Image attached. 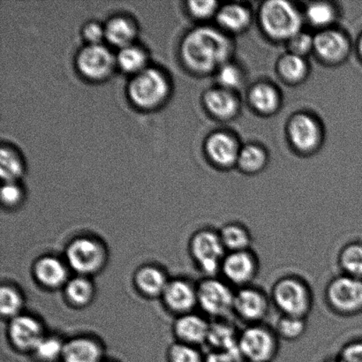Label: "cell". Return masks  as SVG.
Segmentation results:
<instances>
[{
	"label": "cell",
	"instance_id": "6da1fadb",
	"mask_svg": "<svg viewBox=\"0 0 362 362\" xmlns=\"http://www.w3.org/2000/svg\"><path fill=\"white\" fill-rule=\"evenodd\" d=\"M232 44L221 32L211 28H199L185 37L181 55L185 64L198 73L216 69L228 59Z\"/></svg>",
	"mask_w": 362,
	"mask_h": 362
},
{
	"label": "cell",
	"instance_id": "7a4b0ae2",
	"mask_svg": "<svg viewBox=\"0 0 362 362\" xmlns=\"http://www.w3.org/2000/svg\"><path fill=\"white\" fill-rule=\"evenodd\" d=\"M269 297L279 315L308 319L313 310L314 293L310 284L297 274L280 276L272 284Z\"/></svg>",
	"mask_w": 362,
	"mask_h": 362
},
{
	"label": "cell",
	"instance_id": "3957f363",
	"mask_svg": "<svg viewBox=\"0 0 362 362\" xmlns=\"http://www.w3.org/2000/svg\"><path fill=\"white\" fill-rule=\"evenodd\" d=\"M325 303L333 315L354 317L362 314V279L339 274L325 288Z\"/></svg>",
	"mask_w": 362,
	"mask_h": 362
},
{
	"label": "cell",
	"instance_id": "277c9868",
	"mask_svg": "<svg viewBox=\"0 0 362 362\" xmlns=\"http://www.w3.org/2000/svg\"><path fill=\"white\" fill-rule=\"evenodd\" d=\"M280 339L265 322L240 329L238 352L243 362H272L279 352Z\"/></svg>",
	"mask_w": 362,
	"mask_h": 362
},
{
	"label": "cell",
	"instance_id": "5b68a950",
	"mask_svg": "<svg viewBox=\"0 0 362 362\" xmlns=\"http://www.w3.org/2000/svg\"><path fill=\"white\" fill-rule=\"evenodd\" d=\"M235 290L219 276L204 278L197 285L198 307L213 321L229 319Z\"/></svg>",
	"mask_w": 362,
	"mask_h": 362
},
{
	"label": "cell",
	"instance_id": "8992f818",
	"mask_svg": "<svg viewBox=\"0 0 362 362\" xmlns=\"http://www.w3.org/2000/svg\"><path fill=\"white\" fill-rule=\"evenodd\" d=\"M190 253L205 278L218 276L227 253L220 239L218 230L204 228L194 234L190 240Z\"/></svg>",
	"mask_w": 362,
	"mask_h": 362
},
{
	"label": "cell",
	"instance_id": "52a82bcc",
	"mask_svg": "<svg viewBox=\"0 0 362 362\" xmlns=\"http://www.w3.org/2000/svg\"><path fill=\"white\" fill-rule=\"evenodd\" d=\"M261 23L266 33L272 37L290 40L300 32L303 19L292 4L273 0L262 7Z\"/></svg>",
	"mask_w": 362,
	"mask_h": 362
},
{
	"label": "cell",
	"instance_id": "ba28073f",
	"mask_svg": "<svg viewBox=\"0 0 362 362\" xmlns=\"http://www.w3.org/2000/svg\"><path fill=\"white\" fill-rule=\"evenodd\" d=\"M169 94V83L164 74L148 67L136 74L130 81L129 95L134 105L144 109L160 105Z\"/></svg>",
	"mask_w": 362,
	"mask_h": 362
},
{
	"label": "cell",
	"instance_id": "9c48e42d",
	"mask_svg": "<svg viewBox=\"0 0 362 362\" xmlns=\"http://www.w3.org/2000/svg\"><path fill=\"white\" fill-rule=\"evenodd\" d=\"M261 262L253 250L226 253L219 276L234 289L254 285L260 273Z\"/></svg>",
	"mask_w": 362,
	"mask_h": 362
},
{
	"label": "cell",
	"instance_id": "30bf717a",
	"mask_svg": "<svg viewBox=\"0 0 362 362\" xmlns=\"http://www.w3.org/2000/svg\"><path fill=\"white\" fill-rule=\"evenodd\" d=\"M272 306L269 294L261 287L251 285L235 290L233 315L246 325L265 322Z\"/></svg>",
	"mask_w": 362,
	"mask_h": 362
},
{
	"label": "cell",
	"instance_id": "8fae6325",
	"mask_svg": "<svg viewBox=\"0 0 362 362\" xmlns=\"http://www.w3.org/2000/svg\"><path fill=\"white\" fill-rule=\"evenodd\" d=\"M112 52L101 44L88 45L77 56V67L90 80H103L111 74L115 65Z\"/></svg>",
	"mask_w": 362,
	"mask_h": 362
},
{
	"label": "cell",
	"instance_id": "7c38bea8",
	"mask_svg": "<svg viewBox=\"0 0 362 362\" xmlns=\"http://www.w3.org/2000/svg\"><path fill=\"white\" fill-rule=\"evenodd\" d=\"M66 257L71 267L81 274L98 272L105 261L104 250L100 245L85 238L74 240L69 245Z\"/></svg>",
	"mask_w": 362,
	"mask_h": 362
},
{
	"label": "cell",
	"instance_id": "4fadbf2b",
	"mask_svg": "<svg viewBox=\"0 0 362 362\" xmlns=\"http://www.w3.org/2000/svg\"><path fill=\"white\" fill-rule=\"evenodd\" d=\"M289 136L293 144L300 151H311L320 141V127L313 118L299 115L291 120Z\"/></svg>",
	"mask_w": 362,
	"mask_h": 362
},
{
	"label": "cell",
	"instance_id": "5bb4252c",
	"mask_svg": "<svg viewBox=\"0 0 362 362\" xmlns=\"http://www.w3.org/2000/svg\"><path fill=\"white\" fill-rule=\"evenodd\" d=\"M10 338L21 349H35L41 341L42 331L40 324L28 315H17L9 326Z\"/></svg>",
	"mask_w": 362,
	"mask_h": 362
},
{
	"label": "cell",
	"instance_id": "9a60e30c",
	"mask_svg": "<svg viewBox=\"0 0 362 362\" xmlns=\"http://www.w3.org/2000/svg\"><path fill=\"white\" fill-rule=\"evenodd\" d=\"M163 294L169 308L179 313L189 314L198 306L197 286L184 280H175L168 284Z\"/></svg>",
	"mask_w": 362,
	"mask_h": 362
},
{
	"label": "cell",
	"instance_id": "2e32d148",
	"mask_svg": "<svg viewBox=\"0 0 362 362\" xmlns=\"http://www.w3.org/2000/svg\"><path fill=\"white\" fill-rule=\"evenodd\" d=\"M211 322L195 314L183 315L176 322L175 332L181 341L187 345L198 346L207 344Z\"/></svg>",
	"mask_w": 362,
	"mask_h": 362
},
{
	"label": "cell",
	"instance_id": "e0dca14e",
	"mask_svg": "<svg viewBox=\"0 0 362 362\" xmlns=\"http://www.w3.org/2000/svg\"><path fill=\"white\" fill-rule=\"evenodd\" d=\"M218 233L227 253L252 250L253 247V235L243 222H226L220 227Z\"/></svg>",
	"mask_w": 362,
	"mask_h": 362
},
{
	"label": "cell",
	"instance_id": "ac0fdd59",
	"mask_svg": "<svg viewBox=\"0 0 362 362\" xmlns=\"http://www.w3.org/2000/svg\"><path fill=\"white\" fill-rule=\"evenodd\" d=\"M314 48L321 58L328 62H339L346 55L349 45L339 32L326 30L314 38Z\"/></svg>",
	"mask_w": 362,
	"mask_h": 362
},
{
	"label": "cell",
	"instance_id": "d6986e66",
	"mask_svg": "<svg viewBox=\"0 0 362 362\" xmlns=\"http://www.w3.org/2000/svg\"><path fill=\"white\" fill-rule=\"evenodd\" d=\"M240 329L230 319L211 322L207 344L211 350L238 351Z\"/></svg>",
	"mask_w": 362,
	"mask_h": 362
},
{
	"label": "cell",
	"instance_id": "ffe728a7",
	"mask_svg": "<svg viewBox=\"0 0 362 362\" xmlns=\"http://www.w3.org/2000/svg\"><path fill=\"white\" fill-rule=\"evenodd\" d=\"M206 151L211 160L220 165L233 164L240 155L236 141L225 133H216L209 136Z\"/></svg>",
	"mask_w": 362,
	"mask_h": 362
},
{
	"label": "cell",
	"instance_id": "44dd1931",
	"mask_svg": "<svg viewBox=\"0 0 362 362\" xmlns=\"http://www.w3.org/2000/svg\"><path fill=\"white\" fill-rule=\"evenodd\" d=\"M339 274L362 279V240L344 244L337 255Z\"/></svg>",
	"mask_w": 362,
	"mask_h": 362
},
{
	"label": "cell",
	"instance_id": "7402d4cb",
	"mask_svg": "<svg viewBox=\"0 0 362 362\" xmlns=\"http://www.w3.org/2000/svg\"><path fill=\"white\" fill-rule=\"evenodd\" d=\"M62 356L65 362H98L101 351L90 339H76L64 346Z\"/></svg>",
	"mask_w": 362,
	"mask_h": 362
},
{
	"label": "cell",
	"instance_id": "603a6c76",
	"mask_svg": "<svg viewBox=\"0 0 362 362\" xmlns=\"http://www.w3.org/2000/svg\"><path fill=\"white\" fill-rule=\"evenodd\" d=\"M35 275L39 282L48 287H58L66 281L67 272L62 262L46 257L35 265Z\"/></svg>",
	"mask_w": 362,
	"mask_h": 362
},
{
	"label": "cell",
	"instance_id": "cb8c5ba5",
	"mask_svg": "<svg viewBox=\"0 0 362 362\" xmlns=\"http://www.w3.org/2000/svg\"><path fill=\"white\" fill-rule=\"evenodd\" d=\"M105 37L119 48L132 45L136 35V27L129 18L118 16L108 21L105 28Z\"/></svg>",
	"mask_w": 362,
	"mask_h": 362
},
{
	"label": "cell",
	"instance_id": "d4e9b609",
	"mask_svg": "<svg viewBox=\"0 0 362 362\" xmlns=\"http://www.w3.org/2000/svg\"><path fill=\"white\" fill-rule=\"evenodd\" d=\"M204 103L209 112L219 118H230L238 109L235 97L226 88H215L206 93Z\"/></svg>",
	"mask_w": 362,
	"mask_h": 362
},
{
	"label": "cell",
	"instance_id": "484cf974",
	"mask_svg": "<svg viewBox=\"0 0 362 362\" xmlns=\"http://www.w3.org/2000/svg\"><path fill=\"white\" fill-rule=\"evenodd\" d=\"M272 328L280 340L296 342L303 339L308 329V319L279 315Z\"/></svg>",
	"mask_w": 362,
	"mask_h": 362
},
{
	"label": "cell",
	"instance_id": "4316f807",
	"mask_svg": "<svg viewBox=\"0 0 362 362\" xmlns=\"http://www.w3.org/2000/svg\"><path fill=\"white\" fill-rule=\"evenodd\" d=\"M136 282L141 292L150 296L164 293L168 285L164 273L154 267L141 269L136 276Z\"/></svg>",
	"mask_w": 362,
	"mask_h": 362
},
{
	"label": "cell",
	"instance_id": "83f0119b",
	"mask_svg": "<svg viewBox=\"0 0 362 362\" xmlns=\"http://www.w3.org/2000/svg\"><path fill=\"white\" fill-rule=\"evenodd\" d=\"M218 21L227 30L240 31L250 23V14L246 7L240 5H227L219 11Z\"/></svg>",
	"mask_w": 362,
	"mask_h": 362
},
{
	"label": "cell",
	"instance_id": "f1b7e54d",
	"mask_svg": "<svg viewBox=\"0 0 362 362\" xmlns=\"http://www.w3.org/2000/svg\"><path fill=\"white\" fill-rule=\"evenodd\" d=\"M116 62L125 72L136 74L146 69L147 57L144 49L130 45L120 49Z\"/></svg>",
	"mask_w": 362,
	"mask_h": 362
},
{
	"label": "cell",
	"instance_id": "f546056e",
	"mask_svg": "<svg viewBox=\"0 0 362 362\" xmlns=\"http://www.w3.org/2000/svg\"><path fill=\"white\" fill-rule=\"evenodd\" d=\"M250 100L257 111L272 113L278 108L279 98L278 92L271 85L258 84L251 91Z\"/></svg>",
	"mask_w": 362,
	"mask_h": 362
},
{
	"label": "cell",
	"instance_id": "4dcf8cb0",
	"mask_svg": "<svg viewBox=\"0 0 362 362\" xmlns=\"http://www.w3.org/2000/svg\"><path fill=\"white\" fill-rule=\"evenodd\" d=\"M23 171L19 155L11 148L2 147L0 150V176L2 180L5 182H16Z\"/></svg>",
	"mask_w": 362,
	"mask_h": 362
},
{
	"label": "cell",
	"instance_id": "1f68e13d",
	"mask_svg": "<svg viewBox=\"0 0 362 362\" xmlns=\"http://www.w3.org/2000/svg\"><path fill=\"white\" fill-rule=\"evenodd\" d=\"M93 286L90 281L84 278H76L67 283L66 293L71 303L83 306L93 297Z\"/></svg>",
	"mask_w": 362,
	"mask_h": 362
},
{
	"label": "cell",
	"instance_id": "d6a6232c",
	"mask_svg": "<svg viewBox=\"0 0 362 362\" xmlns=\"http://www.w3.org/2000/svg\"><path fill=\"white\" fill-rule=\"evenodd\" d=\"M279 71L286 79L296 81L306 74L307 64L303 57L290 53L280 60Z\"/></svg>",
	"mask_w": 362,
	"mask_h": 362
},
{
	"label": "cell",
	"instance_id": "836d02e7",
	"mask_svg": "<svg viewBox=\"0 0 362 362\" xmlns=\"http://www.w3.org/2000/svg\"><path fill=\"white\" fill-rule=\"evenodd\" d=\"M241 168L247 172H257L264 166L266 155L261 148L248 145L240 151L239 158Z\"/></svg>",
	"mask_w": 362,
	"mask_h": 362
},
{
	"label": "cell",
	"instance_id": "e575fe53",
	"mask_svg": "<svg viewBox=\"0 0 362 362\" xmlns=\"http://www.w3.org/2000/svg\"><path fill=\"white\" fill-rule=\"evenodd\" d=\"M23 306V300L17 291L10 286H3L0 290V310L5 317H17Z\"/></svg>",
	"mask_w": 362,
	"mask_h": 362
},
{
	"label": "cell",
	"instance_id": "d590c367",
	"mask_svg": "<svg viewBox=\"0 0 362 362\" xmlns=\"http://www.w3.org/2000/svg\"><path fill=\"white\" fill-rule=\"evenodd\" d=\"M307 17L315 26H327L334 19V10L326 3L311 4L307 9Z\"/></svg>",
	"mask_w": 362,
	"mask_h": 362
},
{
	"label": "cell",
	"instance_id": "8d00e7d4",
	"mask_svg": "<svg viewBox=\"0 0 362 362\" xmlns=\"http://www.w3.org/2000/svg\"><path fill=\"white\" fill-rule=\"evenodd\" d=\"M204 357L197 346L185 343L176 344L170 350L172 362H204Z\"/></svg>",
	"mask_w": 362,
	"mask_h": 362
},
{
	"label": "cell",
	"instance_id": "74e56055",
	"mask_svg": "<svg viewBox=\"0 0 362 362\" xmlns=\"http://www.w3.org/2000/svg\"><path fill=\"white\" fill-rule=\"evenodd\" d=\"M64 346L56 338H42L34 349L37 356L44 361H52L62 354Z\"/></svg>",
	"mask_w": 362,
	"mask_h": 362
},
{
	"label": "cell",
	"instance_id": "f35d334b",
	"mask_svg": "<svg viewBox=\"0 0 362 362\" xmlns=\"http://www.w3.org/2000/svg\"><path fill=\"white\" fill-rule=\"evenodd\" d=\"M337 356L344 362H362V336L344 344Z\"/></svg>",
	"mask_w": 362,
	"mask_h": 362
},
{
	"label": "cell",
	"instance_id": "ab89813d",
	"mask_svg": "<svg viewBox=\"0 0 362 362\" xmlns=\"http://www.w3.org/2000/svg\"><path fill=\"white\" fill-rule=\"evenodd\" d=\"M218 78L219 83L227 90L239 87L241 83L240 71L229 64L220 67Z\"/></svg>",
	"mask_w": 362,
	"mask_h": 362
},
{
	"label": "cell",
	"instance_id": "60d3db41",
	"mask_svg": "<svg viewBox=\"0 0 362 362\" xmlns=\"http://www.w3.org/2000/svg\"><path fill=\"white\" fill-rule=\"evenodd\" d=\"M289 47L293 54L303 57L314 47V38L310 35L299 32L290 39Z\"/></svg>",
	"mask_w": 362,
	"mask_h": 362
},
{
	"label": "cell",
	"instance_id": "b9f144b4",
	"mask_svg": "<svg viewBox=\"0 0 362 362\" xmlns=\"http://www.w3.org/2000/svg\"><path fill=\"white\" fill-rule=\"evenodd\" d=\"M189 10L194 16L204 19L212 16L215 13L218 3L215 1H189L188 2Z\"/></svg>",
	"mask_w": 362,
	"mask_h": 362
},
{
	"label": "cell",
	"instance_id": "7bdbcfd3",
	"mask_svg": "<svg viewBox=\"0 0 362 362\" xmlns=\"http://www.w3.org/2000/svg\"><path fill=\"white\" fill-rule=\"evenodd\" d=\"M21 190L16 182H5L1 187V199L4 204L16 205L21 199Z\"/></svg>",
	"mask_w": 362,
	"mask_h": 362
},
{
	"label": "cell",
	"instance_id": "ee69618b",
	"mask_svg": "<svg viewBox=\"0 0 362 362\" xmlns=\"http://www.w3.org/2000/svg\"><path fill=\"white\" fill-rule=\"evenodd\" d=\"M204 362H243L238 351L211 350L204 357Z\"/></svg>",
	"mask_w": 362,
	"mask_h": 362
},
{
	"label": "cell",
	"instance_id": "f6af8a7d",
	"mask_svg": "<svg viewBox=\"0 0 362 362\" xmlns=\"http://www.w3.org/2000/svg\"><path fill=\"white\" fill-rule=\"evenodd\" d=\"M84 37L90 45H98L105 37V28L97 23H90L83 28Z\"/></svg>",
	"mask_w": 362,
	"mask_h": 362
},
{
	"label": "cell",
	"instance_id": "bcb514c9",
	"mask_svg": "<svg viewBox=\"0 0 362 362\" xmlns=\"http://www.w3.org/2000/svg\"><path fill=\"white\" fill-rule=\"evenodd\" d=\"M325 362H344L338 356L332 358V359L327 360Z\"/></svg>",
	"mask_w": 362,
	"mask_h": 362
},
{
	"label": "cell",
	"instance_id": "7dc6e473",
	"mask_svg": "<svg viewBox=\"0 0 362 362\" xmlns=\"http://www.w3.org/2000/svg\"><path fill=\"white\" fill-rule=\"evenodd\" d=\"M359 52H360L361 56L362 57V35H361V37L360 42H359Z\"/></svg>",
	"mask_w": 362,
	"mask_h": 362
}]
</instances>
